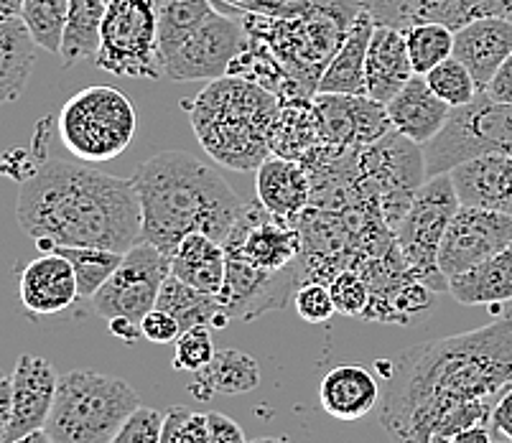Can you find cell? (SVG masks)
Segmentation results:
<instances>
[{"label": "cell", "mask_w": 512, "mask_h": 443, "mask_svg": "<svg viewBox=\"0 0 512 443\" xmlns=\"http://www.w3.org/2000/svg\"><path fill=\"white\" fill-rule=\"evenodd\" d=\"M512 382V314L482 329L423 342L390 362L380 423L395 443H431L446 415L497 398Z\"/></svg>", "instance_id": "obj_1"}, {"label": "cell", "mask_w": 512, "mask_h": 443, "mask_svg": "<svg viewBox=\"0 0 512 443\" xmlns=\"http://www.w3.org/2000/svg\"><path fill=\"white\" fill-rule=\"evenodd\" d=\"M16 217L41 253L102 247L125 255L141 242V202L133 179H118L87 163H41L21 181Z\"/></svg>", "instance_id": "obj_2"}, {"label": "cell", "mask_w": 512, "mask_h": 443, "mask_svg": "<svg viewBox=\"0 0 512 443\" xmlns=\"http://www.w3.org/2000/svg\"><path fill=\"white\" fill-rule=\"evenodd\" d=\"M130 179L141 202V240L166 255L192 232L225 242L245 209L232 186L189 153H158Z\"/></svg>", "instance_id": "obj_3"}, {"label": "cell", "mask_w": 512, "mask_h": 443, "mask_svg": "<svg viewBox=\"0 0 512 443\" xmlns=\"http://www.w3.org/2000/svg\"><path fill=\"white\" fill-rule=\"evenodd\" d=\"M199 146L232 171H258L273 153L281 107L271 90L240 74L214 79L192 102H181Z\"/></svg>", "instance_id": "obj_4"}, {"label": "cell", "mask_w": 512, "mask_h": 443, "mask_svg": "<svg viewBox=\"0 0 512 443\" xmlns=\"http://www.w3.org/2000/svg\"><path fill=\"white\" fill-rule=\"evenodd\" d=\"M138 408L141 398L120 377L72 370L59 377L44 428L54 443H110Z\"/></svg>", "instance_id": "obj_5"}, {"label": "cell", "mask_w": 512, "mask_h": 443, "mask_svg": "<svg viewBox=\"0 0 512 443\" xmlns=\"http://www.w3.org/2000/svg\"><path fill=\"white\" fill-rule=\"evenodd\" d=\"M245 49V29L212 8L209 13L171 11L158 18V59L174 82H214L230 74Z\"/></svg>", "instance_id": "obj_6"}, {"label": "cell", "mask_w": 512, "mask_h": 443, "mask_svg": "<svg viewBox=\"0 0 512 443\" xmlns=\"http://www.w3.org/2000/svg\"><path fill=\"white\" fill-rule=\"evenodd\" d=\"M136 107L115 87H87L64 102L59 138L82 163L118 158L136 135Z\"/></svg>", "instance_id": "obj_7"}, {"label": "cell", "mask_w": 512, "mask_h": 443, "mask_svg": "<svg viewBox=\"0 0 512 443\" xmlns=\"http://www.w3.org/2000/svg\"><path fill=\"white\" fill-rule=\"evenodd\" d=\"M459 207L462 202L456 197L451 176H431L423 181L411 207L395 227V245L403 255L408 273L436 293L449 291V281L439 268V250L446 227Z\"/></svg>", "instance_id": "obj_8"}, {"label": "cell", "mask_w": 512, "mask_h": 443, "mask_svg": "<svg viewBox=\"0 0 512 443\" xmlns=\"http://www.w3.org/2000/svg\"><path fill=\"white\" fill-rule=\"evenodd\" d=\"M95 64L115 77H164L158 59V6L153 0H107Z\"/></svg>", "instance_id": "obj_9"}, {"label": "cell", "mask_w": 512, "mask_h": 443, "mask_svg": "<svg viewBox=\"0 0 512 443\" xmlns=\"http://www.w3.org/2000/svg\"><path fill=\"white\" fill-rule=\"evenodd\" d=\"M171 275L169 255L151 242H138L123 255L115 273L90 298L92 309L105 321L128 319L141 326L143 316L156 309L161 286Z\"/></svg>", "instance_id": "obj_10"}, {"label": "cell", "mask_w": 512, "mask_h": 443, "mask_svg": "<svg viewBox=\"0 0 512 443\" xmlns=\"http://www.w3.org/2000/svg\"><path fill=\"white\" fill-rule=\"evenodd\" d=\"M512 242V214L462 204L441 240L439 268L446 281L477 268Z\"/></svg>", "instance_id": "obj_11"}, {"label": "cell", "mask_w": 512, "mask_h": 443, "mask_svg": "<svg viewBox=\"0 0 512 443\" xmlns=\"http://www.w3.org/2000/svg\"><path fill=\"white\" fill-rule=\"evenodd\" d=\"M222 245L263 273H281L299 263L304 240L288 219L271 214L260 202H248Z\"/></svg>", "instance_id": "obj_12"}, {"label": "cell", "mask_w": 512, "mask_h": 443, "mask_svg": "<svg viewBox=\"0 0 512 443\" xmlns=\"http://www.w3.org/2000/svg\"><path fill=\"white\" fill-rule=\"evenodd\" d=\"M365 166L372 184L380 189L383 209L393 230L411 207L416 191L426 181L423 151L400 133L385 135L372 146H365Z\"/></svg>", "instance_id": "obj_13"}, {"label": "cell", "mask_w": 512, "mask_h": 443, "mask_svg": "<svg viewBox=\"0 0 512 443\" xmlns=\"http://www.w3.org/2000/svg\"><path fill=\"white\" fill-rule=\"evenodd\" d=\"M314 118L319 138L334 148L372 146L393 128L385 105L367 95H321L316 92Z\"/></svg>", "instance_id": "obj_14"}, {"label": "cell", "mask_w": 512, "mask_h": 443, "mask_svg": "<svg viewBox=\"0 0 512 443\" xmlns=\"http://www.w3.org/2000/svg\"><path fill=\"white\" fill-rule=\"evenodd\" d=\"M57 387L59 375L49 359L29 352L18 357L16 370L11 375L13 418L8 443L46 426L54 398H57Z\"/></svg>", "instance_id": "obj_15"}, {"label": "cell", "mask_w": 512, "mask_h": 443, "mask_svg": "<svg viewBox=\"0 0 512 443\" xmlns=\"http://www.w3.org/2000/svg\"><path fill=\"white\" fill-rule=\"evenodd\" d=\"M18 296L29 314L59 316L79 301L77 273L62 253H44L21 270Z\"/></svg>", "instance_id": "obj_16"}, {"label": "cell", "mask_w": 512, "mask_h": 443, "mask_svg": "<svg viewBox=\"0 0 512 443\" xmlns=\"http://www.w3.org/2000/svg\"><path fill=\"white\" fill-rule=\"evenodd\" d=\"M456 197L469 207L512 214V156L484 153L449 171Z\"/></svg>", "instance_id": "obj_17"}, {"label": "cell", "mask_w": 512, "mask_h": 443, "mask_svg": "<svg viewBox=\"0 0 512 443\" xmlns=\"http://www.w3.org/2000/svg\"><path fill=\"white\" fill-rule=\"evenodd\" d=\"M385 113H388V120L395 133L413 141L416 146H426L446 128L454 107H449L441 97L434 95L426 77H413L385 105Z\"/></svg>", "instance_id": "obj_18"}, {"label": "cell", "mask_w": 512, "mask_h": 443, "mask_svg": "<svg viewBox=\"0 0 512 443\" xmlns=\"http://www.w3.org/2000/svg\"><path fill=\"white\" fill-rule=\"evenodd\" d=\"M512 54L510 18H482L454 31V57L472 72L479 90H487L490 79Z\"/></svg>", "instance_id": "obj_19"}, {"label": "cell", "mask_w": 512, "mask_h": 443, "mask_svg": "<svg viewBox=\"0 0 512 443\" xmlns=\"http://www.w3.org/2000/svg\"><path fill=\"white\" fill-rule=\"evenodd\" d=\"M413 77L416 72L408 57L406 34L388 26H375V34L367 46V97L380 105H388Z\"/></svg>", "instance_id": "obj_20"}, {"label": "cell", "mask_w": 512, "mask_h": 443, "mask_svg": "<svg viewBox=\"0 0 512 443\" xmlns=\"http://www.w3.org/2000/svg\"><path fill=\"white\" fill-rule=\"evenodd\" d=\"M258 202L276 217L293 219L299 217L311 199V181L299 161L286 156L265 158L255 176Z\"/></svg>", "instance_id": "obj_21"}, {"label": "cell", "mask_w": 512, "mask_h": 443, "mask_svg": "<svg viewBox=\"0 0 512 443\" xmlns=\"http://www.w3.org/2000/svg\"><path fill=\"white\" fill-rule=\"evenodd\" d=\"M375 26L377 23L372 21L370 13L360 11V16L352 21V26L344 34V41L334 59L321 74L316 92H321V95H367V46L375 34Z\"/></svg>", "instance_id": "obj_22"}, {"label": "cell", "mask_w": 512, "mask_h": 443, "mask_svg": "<svg viewBox=\"0 0 512 443\" xmlns=\"http://www.w3.org/2000/svg\"><path fill=\"white\" fill-rule=\"evenodd\" d=\"M319 403L337 421H360L380 403V387L367 367L339 365L321 380Z\"/></svg>", "instance_id": "obj_23"}, {"label": "cell", "mask_w": 512, "mask_h": 443, "mask_svg": "<svg viewBox=\"0 0 512 443\" xmlns=\"http://www.w3.org/2000/svg\"><path fill=\"white\" fill-rule=\"evenodd\" d=\"M169 260L171 275H176L186 286L209 293V296H220L222 293L227 273V253L220 240L202 235V232H192L174 247Z\"/></svg>", "instance_id": "obj_24"}, {"label": "cell", "mask_w": 512, "mask_h": 443, "mask_svg": "<svg viewBox=\"0 0 512 443\" xmlns=\"http://www.w3.org/2000/svg\"><path fill=\"white\" fill-rule=\"evenodd\" d=\"M451 298L464 306H490L500 309L502 303L512 301V242L492 255L490 260L479 263L477 268L456 275L449 281Z\"/></svg>", "instance_id": "obj_25"}, {"label": "cell", "mask_w": 512, "mask_h": 443, "mask_svg": "<svg viewBox=\"0 0 512 443\" xmlns=\"http://www.w3.org/2000/svg\"><path fill=\"white\" fill-rule=\"evenodd\" d=\"M36 41L21 18L0 21V107L23 95L36 64Z\"/></svg>", "instance_id": "obj_26"}, {"label": "cell", "mask_w": 512, "mask_h": 443, "mask_svg": "<svg viewBox=\"0 0 512 443\" xmlns=\"http://www.w3.org/2000/svg\"><path fill=\"white\" fill-rule=\"evenodd\" d=\"M258 385L260 365L253 354L240 349H217L212 362L194 372L192 393L204 400L212 395H245Z\"/></svg>", "instance_id": "obj_27"}, {"label": "cell", "mask_w": 512, "mask_h": 443, "mask_svg": "<svg viewBox=\"0 0 512 443\" xmlns=\"http://www.w3.org/2000/svg\"><path fill=\"white\" fill-rule=\"evenodd\" d=\"M105 0H69V21L59 57L64 67L95 59L100 49V26L105 18Z\"/></svg>", "instance_id": "obj_28"}, {"label": "cell", "mask_w": 512, "mask_h": 443, "mask_svg": "<svg viewBox=\"0 0 512 443\" xmlns=\"http://www.w3.org/2000/svg\"><path fill=\"white\" fill-rule=\"evenodd\" d=\"M156 309H164L166 314L174 316L179 321L181 331L192 329V326H212L217 314H225L220 306V298L186 286L176 275H169L164 286H161Z\"/></svg>", "instance_id": "obj_29"}, {"label": "cell", "mask_w": 512, "mask_h": 443, "mask_svg": "<svg viewBox=\"0 0 512 443\" xmlns=\"http://www.w3.org/2000/svg\"><path fill=\"white\" fill-rule=\"evenodd\" d=\"M29 29L36 46L49 54H59L64 44V31L69 21V0H26L18 13Z\"/></svg>", "instance_id": "obj_30"}, {"label": "cell", "mask_w": 512, "mask_h": 443, "mask_svg": "<svg viewBox=\"0 0 512 443\" xmlns=\"http://www.w3.org/2000/svg\"><path fill=\"white\" fill-rule=\"evenodd\" d=\"M403 34H406L408 57H411L413 72L416 74H428L434 67H439L441 62L454 57V31L444 26V23H411Z\"/></svg>", "instance_id": "obj_31"}, {"label": "cell", "mask_w": 512, "mask_h": 443, "mask_svg": "<svg viewBox=\"0 0 512 443\" xmlns=\"http://www.w3.org/2000/svg\"><path fill=\"white\" fill-rule=\"evenodd\" d=\"M51 253H62L72 263L79 283V298H92L102 283L115 273L123 253L102 250V247H57Z\"/></svg>", "instance_id": "obj_32"}, {"label": "cell", "mask_w": 512, "mask_h": 443, "mask_svg": "<svg viewBox=\"0 0 512 443\" xmlns=\"http://www.w3.org/2000/svg\"><path fill=\"white\" fill-rule=\"evenodd\" d=\"M428 82V87L434 90L436 97L446 102L449 107H464L472 105L477 100V95L482 90L474 82L472 72L464 67L456 57H449L446 62H441L439 67H434L428 74H423Z\"/></svg>", "instance_id": "obj_33"}, {"label": "cell", "mask_w": 512, "mask_h": 443, "mask_svg": "<svg viewBox=\"0 0 512 443\" xmlns=\"http://www.w3.org/2000/svg\"><path fill=\"white\" fill-rule=\"evenodd\" d=\"M512 0H444L441 11L436 13V23H444L451 31L464 29L467 23L482 18H510Z\"/></svg>", "instance_id": "obj_34"}, {"label": "cell", "mask_w": 512, "mask_h": 443, "mask_svg": "<svg viewBox=\"0 0 512 443\" xmlns=\"http://www.w3.org/2000/svg\"><path fill=\"white\" fill-rule=\"evenodd\" d=\"M329 293L334 298L337 314L342 316H365L367 309H370V283L355 268L339 270L332 281H329Z\"/></svg>", "instance_id": "obj_35"}, {"label": "cell", "mask_w": 512, "mask_h": 443, "mask_svg": "<svg viewBox=\"0 0 512 443\" xmlns=\"http://www.w3.org/2000/svg\"><path fill=\"white\" fill-rule=\"evenodd\" d=\"M212 326H192V329L181 331L176 339L174 349V370L179 372H199L209 365L217 354L212 339Z\"/></svg>", "instance_id": "obj_36"}, {"label": "cell", "mask_w": 512, "mask_h": 443, "mask_svg": "<svg viewBox=\"0 0 512 443\" xmlns=\"http://www.w3.org/2000/svg\"><path fill=\"white\" fill-rule=\"evenodd\" d=\"M293 306L296 314L306 321V324H329L332 316L337 314L334 298L329 293V286L319 281H311L299 286L293 291Z\"/></svg>", "instance_id": "obj_37"}, {"label": "cell", "mask_w": 512, "mask_h": 443, "mask_svg": "<svg viewBox=\"0 0 512 443\" xmlns=\"http://www.w3.org/2000/svg\"><path fill=\"white\" fill-rule=\"evenodd\" d=\"M166 413L156 408H141L130 415L128 421L123 423V428L118 431V436L110 443H161V431H164Z\"/></svg>", "instance_id": "obj_38"}, {"label": "cell", "mask_w": 512, "mask_h": 443, "mask_svg": "<svg viewBox=\"0 0 512 443\" xmlns=\"http://www.w3.org/2000/svg\"><path fill=\"white\" fill-rule=\"evenodd\" d=\"M360 6L370 13L377 26L406 31L413 23L416 0H360Z\"/></svg>", "instance_id": "obj_39"}, {"label": "cell", "mask_w": 512, "mask_h": 443, "mask_svg": "<svg viewBox=\"0 0 512 443\" xmlns=\"http://www.w3.org/2000/svg\"><path fill=\"white\" fill-rule=\"evenodd\" d=\"M141 334L143 339H148V342L153 344H169L179 339L181 326L179 321H176L171 314H166L164 309H153L143 316Z\"/></svg>", "instance_id": "obj_40"}, {"label": "cell", "mask_w": 512, "mask_h": 443, "mask_svg": "<svg viewBox=\"0 0 512 443\" xmlns=\"http://www.w3.org/2000/svg\"><path fill=\"white\" fill-rule=\"evenodd\" d=\"M209 418V443H248V436L225 413H207Z\"/></svg>", "instance_id": "obj_41"}, {"label": "cell", "mask_w": 512, "mask_h": 443, "mask_svg": "<svg viewBox=\"0 0 512 443\" xmlns=\"http://www.w3.org/2000/svg\"><path fill=\"white\" fill-rule=\"evenodd\" d=\"M492 431L512 441V382L497 395L495 408H492Z\"/></svg>", "instance_id": "obj_42"}, {"label": "cell", "mask_w": 512, "mask_h": 443, "mask_svg": "<svg viewBox=\"0 0 512 443\" xmlns=\"http://www.w3.org/2000/svg\"><path fill=\"white\" fill-rule=\"evenodd\" d=\"M176 443H209V418L207 413H186L181 421Z\"/></svg>", "instance_id": "obj_43"}, {"label": "cell", "mask_w": 512, "mask_h": 443, "mask_svg": "<svg viewBox=\"0 0 512 443\" xmlns=\"http://www.w3.org/2000/svg\"><path fill=\"white\" fill-rule=\"evenodd\" d=\"M484 95L495 102H502V105H512V54L505 59V64L497 69L495 77L490 79V85H487Z\"/></svg>", "instance_id": "obj_44"}, {"label": "cell", "mask_w": 512, "mask_h": 443, "mask_svg": "<svg viewBox=\"0 0 512 443\" xmlns=\"http://www.w3.org/2000/svg\"><path fill=\"white\" fill-rule=\"evenodd\" d=\"M13 418V398H11V377L0 380V443H8Z\"/></svg>", "instance_id": "obj_45"}, {"label": "cell", "mask_w": 512, "mask_h": 443, "mask_svg": "<svg viewBox=\"0 0 512 443\" xmlns=\"http://www.w3.org/2000/svg\"><path fill=\"white\" fill-rule=\"evenodd\" d=\"M189 410L184 405H174V408L166 410V421H164V431H161V443H176V436H179L181 421L186 418Z\"/></svg>", "instance_id": "obj_46"}, {"label": "cell", "mask_w": 512, "mask_h": 443, "mask_svg": "<svg viewBox=\"0 0 512 443\" xmlns=\"http://www.w3.org/2000/svg\"><path fill=\"white\" fill-rule=\"evenodd\" d=\"M449 443H495V431H492L490 423H479V426L456 433Z\"/></svg>", "instance_id": "obj_47"}, {"label": "cell", "mask_w": 512, "mask_h": 443, "mask_svg": "<svg viewBox=\"0 0 512 443\" xmlns=\"http://www.w3.org/2000/svg\"><path fill=\"white\" fill-rule=\"evenodd\" d=\"M107 329H110V334H113V337L123 339V342H128V344H136L138 339H143L141 326L133 324V321H128V319H110L107 321Z\"/></svg>", "instance_id": "obj_48"}, {"label": "cell", "mask_w": 512, "mask_h": 443, "mask_svg": "<svg viewBox=\"0 0 512 443\" xmlns=\"http://www.w3.org/2000/svg\"><path fill=\"white\" fill-rule=\"evenodd\" d=\"M444 0H416V11H413V23L436 21V13L441 11Z\"/></svg>", "instance_id": "obj_49"}, {"label": "cell", "mask_w": 512, "mask_h": 443, "mask_svg": "<svg viewBox=\"0 0 512 443\" xmlns=\"http://www.w3.org/2000/svg\"><path fill=\"white\" fill-rule=\"evenodd\" d=\"M23 3H26V0H0V21H6V18H18Z\"/></svg>", "instance_id": "obj_50"}, {"label": "cell", "mask_w": 512, "mask_h": 443, "mask_svg": "<svg viewBox=\"0 0 512 443\" xmlns=\"http://www.w3.org/2000/svg\"><path fill=\"white\" fill-rule=\"evenodd\" d=\"M11 443H54V441H51V436L46 433V428H39V431L26 433V436H18L16 441Z\"/></svg>", "instance_id": "obj_51"}, {"label": "cell", "mask_w": 512, "mask_h": 443, "mask_svg": "<svg viewBox=\"0 0 512 443\" xmlns=\"http://www.w3.org/2000/svg\"><path fill=\"white\" fill-rule=\"evenodd\" d=\"M248 443H288V441L281 436H263V438H253V441H248Z\"/></svg>", "instance_id": "obj_52"}, {"label": "cell", "mask_w": 512, "mask_h": 443, "mask_svg": "<svg viewBox=\"0 0 512 443\" xmlns=\"http://www.w3.org/2000/svg\"><path fill=\"white\" fill-rule=\"evenodd\" d=\"M495 443H512V441H507V438H502V436H497V433H495Z\"/></svg>", "instance_id": "obj_53"}, {"label": "cell", "mask_w": 512, "mask_h": 443, "mask_svg": "<svg viewBox=\"0 0 512 443\" xmlns=\"http://www.w3.org/2000/svg\"><path fill=\"white\" fill-rule=\"evenodd\" d=\"M105 3H107V0H105ZM153 3H156V6L161 8V6H164V3H166V0H153Z\"/></svg>", "instance_id": "obj_54"}, {"label": "cell", "mask_w": 512, "mask_h": 443, "mask_svg": "<svg viewBox=\"0 0 512 443\" xmlns=\"http://www.w3.org/2000/svg\"><path fill=\"white\" fill-rule=\"evenodd\" d=\"M507 156H512V143H510V148H507Z\"/></svg>", "instance_id": "obj_55"}, {"label": "cell", "mask_w": 512, "mask_h": 443, "mask_svg": "<svg viewBox=\"0 0 512 443\" xmlns=\"http://www.w3.org/2000/svg\"><path fill=\"white\" fill-rule=\"evenodd\" d=\"M3 377H6V375H3V370H0V380H3Z\"/></svg>", "instance_id": "obj_56"}]
</instances>
